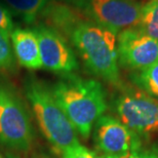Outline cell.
<instances>
[{"mask_svg": "<svg viewBox=\"0 0 158 158\" xmlns=\"http://www.w3.org/2000/svg\"><path fill=\"white\" fill-rule=\"evenodd\" d=\"M60 108L84 139L107 109L106 94L99 81L73 73L63 74L50 87Z\"/></svg>", "mask_w": 158, "mask_h": 158, "instance_id": "1", "label": "cell"}, {"mask_svg": "<svg viewBox=\"0 0 158 158\" xmlns=\"http://www.w3.org/2000/svg\"><path fill=\"white\" fill-rule=\"evenodd\" d=\"M69 37L91 73L111 84L120 83L117 33L85 20L74 28Z\"/></svg>", "mask_w": 158, "mask_h": 158, "instance_id": "2", "label": "cell"}, {"mask_svg": "<svg viewBox=\"0 0 158 158\" xmlns=\"http://www.w3.org/2000/svg\"><path fill=\"white\" fill-rule=\"evenodd\" d=\"M25 91L41 132L60 152L79 144L76 129L60 108L50 87L30 77L25 82Z\"/></svg>", "mask_w": 158, "mask_h": 158, "instance_id": "3", "label": "cell"}, {"mask_svg": "<svg viewBox=\"0 0 158 158\" xmlns=\"http://www.w3.org/2000/svg\"><path fill=\"white\" fill-rule=\"evenodd\" d=\"M30 114L22 98L8 82L0 79V143L27 151L33 143Z\"/></svg>", "mask_w": 158, "mask_h": 158, "instance_id": "4", "label": "cell"}, {"mask_svg": "<svg viewBox=\"0 0 158 158\" xmlns=\"http://www.w3.org/2000/svg\"><path fill=\"white\" fill-rule=\"evenodd\" d=\"M120 121L139 137L158 132V100L146 91L126 88L114 100Z\"/></svg>", "mask_w": 158, "mask_h": 158, "instance_id": "5", "label": "cell"}, {"mask_svg": "<svg viewBox=\"0 0 158 158\" xmlns=\"http://www.w3.org/2000/svg\"><path fill=\"white\" fill-rule=\"evenodd\" d=\"M80 9L91 22L119 33L139 26L143 5L135 0H85Z\"/></svg>", "mask_w": 158, "mask_h": 158, "instance_id": "6", "label": "cell"}, {"mask_svg": "<svg viewBox=\"0 0 158 158\" xmlns=\"http://www.w3.org/2000/svg\"><path fill=\"white\" fill-rule=\"evenodd\" d=\"M117 52L122 67L143 71L158 63V40L138 27L129 28L119 32Z\"/></svg>", "mask_w": 158, "mask_h": 158, "instance_id": "7", "label": "cell"}, {"mask_svg": "<svg viewBox=\"0 0 158 158\" xmlns=\"http://www.w3.org/2000/svg\"><path fill=\"white\" fill-rule=\"evenodd\" d=\"M94 142L100 156H119L142 147L141 138L110 115H102L94 123Z\"/></svg>", "mask_w": 158, "mask_h": 158, "instance_id": "8", "label": "cell"}, {"mask_svg": "<svg viewBox=\"0 0 158 158\" xmlns=\"http://www.w3.org/2000/svg\"><path fill=\"white\" fill-rule=\"evenodd\" d=\"M34 30L38 38L42 68L62 75L77 70L76 56L64 35L45 25H39Z\"/></svg>", "mask_w": 158, "mask_h": 158, "instance_id": "9", "label": "cell"}, {"mask_svg": "<svg viewBox=\"0 0 158 158\" xmlns=\"http://www.w3.org/2000/svg\"><path fill=\"white\" fill-rule=\"evenodd\" d=\"M9 37L15 60L19 64L30 70L42 68L39 43L35 30L15 28Z\"/></svg>", "mask_w": 158, "mask_h": 158, "instance_id": "10", "label": "cell"}, {"mask_svg": "<svg viewBox=\"0 0 158 158\" xmlns=\"http://www.w3.org/2000/svg\"><path fill=\"white\" fill-rule=\"evenodd\" d=\"M86 18L80 8H75L56 0H50L41 15V19H44L47 24L45 26L58 31L62 35L66 34L68 36L74 28L86 20Z\"/></svg>", "mask_w": 158, "mask_h": 158, "instance_id": "11", "label": "cell"}, {"mask_svg": "<svg viewBox=\"0 0 158 158\" xmlns=\"http://www.w3.org/2000/svg\"><path fill=\"white\" fill-rule=\"evenodd\" d=\"M10 14H15L24 23L32 25L41 18L50 0H3Z\"/></svg>", "mask_w": 158, "mask_h": 158, "instance_id": "12", "label": "cell"}, {"mask_svg": "<svg viewBox=\"0 0 158 158\" xmlns=\"http://www.w3.org/2000/svg\"><path fill=\"white\" fill-rule=\"evenodd\" d=\"M138 28L148 36L158 40V0H150L143 5L141 22Z\"/></svg>", "mask_w": 158, "mask_h": 158, "instance_id": "13", "label": "cell"}, {"mask_svg": "<svg viewBox=\"0 0 158 158\" xmlns=\"http://www.w3.org/2000/svg\"><path fill=\"white\" fill-rule=\"evenodd\" d=\"M135 83L158 100V63L134 74Z\"/></svg>", "mask_w": 158, "mask_h": 158, "instance_id": "14", "label": "cell"}, {"mask_svg": "<svg viewBox=\"0 0 158 158\" xmlns=\"http://www.w3.org/2000/svg\"><path fill=\"white\" fill-rule=\"evenodd\" d=\"M15 68V56L9 36L0 30V71H12Z\"/></svg>", "mask_w": 158, "mask_h": 158, "instance_id": "15", "label": "cell"}, {"mask_svg": "<svg viewBox=\"0 0 158 158\" xmlns=\"http://www.w3.org/2000/svg\"><path fill=\"white\" fill-rule=\"evenodd\" d=\"M63 158H100L97 153L88 150L80 144L74 145L62 153Z\"/></svg>", "mask_w": 158, "mask_h": 158, "instance_id": "16", "label": "cell"}, {"mask_svg": "<svg viewBox=\"0 0 158 158\" xmlns=\"http://www.w3.org/2000/svg\"><path fill=\"white\" fill-rule=\"evenodd\" d=\"M14 29L15 26L10 11L7 10L4 6L0 5V30L9 36Z\"/></svg>", "mask_w": 158, "mask_h": 158, "instance_id": "17", "label": "cell"}, {"mask_svg": "<svg viewBox=\"0 0 158 158\" xmlns=\"http://www.w3.org/2000/svg\"><path fill=\"white\" fill-rule=\"evenodd\" d=\"M100 158H158L157 152H151V151L143 150L142 148L137 150L129 151L119 156H100Z\"/></svg>", "mask_w": 158, "mask_h": 158, "instance_id": "18", "label": "cell"}, {"mask_svg": "<svg viewBox=\"0 0 158 158\" xmlns=\"http://www.w3.org/2000/svg\"><path fill=\"white\" fill-rule=\"evenodd\" d=\"M58 1H63V2H68V3H71V4L75 5L76 7L80 8V6L83 4V2L85 0H58Z\"/></svg>", "mask_w": 158, "mask_h": 158, "instance_id": "19", "label": "cell"}, {"mask_svg": "<svg viewBox=\"0 0 158 158\" xmlns=\"http://www.w3.org/2000/svg\"><path fill=\"white\" fill-rule=\"evenodd\" d=\"M34 158H48V157H45V156H38V157H34Z\"/></svg>", "mask_w": 158, "mask_h": 158, "instance_id": "20", "label": "cell"}, {"mask_svg": "<svg viewBox=\"0 0 158 158\" xmlns=\"http://www.w3.org/2000/svg\"><path fill=\"white\" fill-rule=\"evenodd\" d=\"M9 158H18V157H15V156H10Z\"/></svg>", "mask_w": 158, "mask_h": 158, "instance_id": "21", "label": "cell"}, {"mask_svg": "<svg viewBox=\"0 0 158 158\" xmlns=\"http://www.w3.org/2000/svg\"><path fill=\"white\" fill-rule=\"evenodd\" d=\"M0 158H3V157H2V156H1V155H0Z\"/></svg>", "mask_w": 158, "mask_h": 158, "instance_id": "22", "label": "cell"}, {"mask_svg": "<svg viewBox=\"0 0 158 158\" xmlns=\"http://www.w3.org/2000/svg\"><path fill=\"white\" fill-rule=\"evenodd\" d=\"M157 154H158V150H157Z\"/></svg>", "mask_w": 158, "mask_h": 158, "instance_id": "23", "label": "cell"}]
</instances>
